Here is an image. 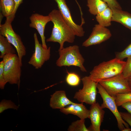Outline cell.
Masks as SVG:
<instances>
[{"label":"cell","instance_id":"d6986e66","mask_svg":"<svg viewBox=\"0 0 131 131\" xmlns=\"http://www.w3.org/2000/svg\"><path fill=\"white\" fill-rule=\"evenodd\" d=\"M5 37L0 34V58H3L7 54H15V49Z\"/></svg>","mask_w":131,"mask_h":131},{"label":"cell","instance_id":"3957f363","mask_svg":"<svg viewBox=\"0 0 131 131\" xmlns=\"http://www.w3.org/2000/svg\"><path fill=\"white\" fill-rule=\"evenodd\" d=\"M58 51L59 57L56 62L57 66H75L79 67L82 72H87L83 65L85 60L80 52L78 46H70Z\"/></svg>","mask_w":131,"mask_h":131},{"label":"cell","instance_id":"e0dca14e","mask_svg":"<svg viewBox=\"0 0 131 131\" xmlns=\"http://www.w3.org/2000/svg\"><path fill=\"white\" fill-rule=\"evenodd\" d=\"M87 6L90 13L96 16L108 7L107 4L102 0H87Z\"/></svg>","mask_w":131,"mask_h":131},{"label":"cell","instance_id":"d6a6232c","mask_svg":"<svg viewBox=\"0 0 131 131\" xmlns=\"http://www.w3.org/2000/svg\"><path fill=\"white\" fill-rule=\"evenodd\" d=\"M122 131H131V129L129 127L125 128Z\"/></svg>","mask_w":131,"mask_h":131},{"label":"cell","instance_id":"f546056e","mask_svg":"<svg viewBox=\"0 0 131 131\" xmlns=\"http://www.w3.org/2000/svg\"><path fill=\"white\" fill-rule=\"evenodd\" d=\"M122 107L125 109L131 115V101L124 103L121 106Z\"/></svg>","mask_w":131,"mask_h":131},{"label":"cell","instance_id":"d4e9b609","mask_svg":"<svg viewBox=\"0 0 131 131\" xmlns=\"http://www.w3.org/2000/svg\"><path fill=\"white\" fill-rule=\"evenodd\" d=\"M131 56V43L123 50L115 53V58L121 60Z\"/></svg>","mask_w":131,"mask_h":131},{"label":"cell","instance_id":"6da1fadb","mask_svg":"<svg viewBox=\"0 0 131 131\" xmlns=\"http://www.w3.org/2000/svg\"><path fill=\"white\" fill-rule=\"evenodd\" d=\"M48 15L53 23V27L50 36L46 40V41L58 43L60 45L58 50L64 48L65 42L73 43L76 35L59 10L53 9L49 13Z\"/></svg>","mask_w":131,"mask_h":131},{"label":"cell","instance_id":"484cf974","mask_svg":"<svg viewBox=\"0 0 131 131\" xmlns=\"http://www.w3.org/2000/svg\"><path fill=\"white\" fill-rule=\"evenodd\" d=\"M124 76L127 78L131 75V56L127 58V61L122 73Z\"/></svg>","mask_w":131,"mask_h":131},{"label":"cell","instance_id":"4dcf8cb0","mask_svg":"<svg viewBox=\"0 0 131 131\" xmlns=\"http://www.w3.org/2000/svg\"><path fill=\"white\" fill-rule=\"evenodd\" d=\"M23 0H13L15 3V8L13 15H15L16 12L20 5L22 3Z\"/></svg>","mask_w":131,"mask_h":131},{"label":"cell","instance_id":"5bb4252c","mask_svg":"<svg viewBox=\"0 0 131 131\" xmlns=\"http://www.w3.org/2000/svg\"><path fill=\"white\" fill-rule=\"evenodd\" d=\"M60 111L66 115L71 114L76 115L81 119L89 118V110L87 109L83 103L80 104L74 103L67 107L60 109Z\"/></svg>","mask_w":131,"mask_h":131},{"label":"cell","instance_id":"2e32d148","mask_svg":"<svg viewBox=\"0 0 131 131\" xmlns=\"http://www.w3.org/2000/svg\"><path fill=\"white\" fill-rule=\"evenodd\" d=\"M112 11V21L119 23L131 30V14L122 9Z\"/></svg>","mask_w":131,"mask_h":131},{"label":"cell","instance_id":"5b68a950","mask_svg":"<svg viewBox=\"0 0 131 131\" xmlns=\"http://www.w3.org/2000/svg\"><path fill=\"white\" fill-rule=\"evenodd\" d=\"M15 16L12 14L6 17L4 24L0 25V34L6 37L15 48L20 63L22 66V59L26 54L25 48L20 36L14 31L11 25Z\"/></svg>","mask_w":131,"mask_h":131},{"label":"cell","instance_id":"ac0fdd59","mask_svg":"<svg viewBox=\"0 0 131 131\" xmlns=\"http://www.w3.org/2000/svg\"><path fill=\"white\" fill-rule=\"evenodd\" d=\"M113 15L112 10L108 7L97 14L96 19L99 25L104 27H107L111 25Z\"/></svg>","mask_w":131,"mask_h":131},{"label":"cell","instance_id":"30bf717a","mask_svg":"<svg viewBox=\"0 0 131 131\" xmlns=\"http://www.w3.org/2000/svg\"><path fill=\"white\" fill-rule=\"evenodd\" d=\"M111 36L109 29L99 24H96L89 37L83 43L82 46L87 47L99 44L109 39Z\"/></svg>","mask_w":131,"mask_h":131},{"label":"cell","instance_id":"cb8c5ba5","mask_svg":"<svg viewBox=\"0 0 131 131\" xmlns=\"http://www.w3.org/2000/svg\"><path fill=\"white\" fill-rule=\"evenodd\" d=\"M18 108V106L11 100L3 99L0 103V113H1L5 110L9 108L17 110Z\"/></svg>","mask_w":131,"mask_h":131},{"label":"cell","instance_id":"4316f807","mask_svg":"<svg viewBox=\"0 0 131 131\" xmlns=\"http://www.w3.org/2000/svg\"><path fill=\"white\" fill-rule=\"evenodd\" d=\"M107 4L112 10H122L120 5L116 0H102Z\"/></svg>","mask_w":131,"mask_h":131},{"label":"cell","instance_id":"ba28073f","mask_svg":"<svg viewBox=\"0 0 131 131\" xmlns=\"http://www.w3.org/2000/svg\"><path fill=\"white\" fill-rule=\"evenodd\" d=\"M98 92L100 95L103 102L101 106L103 109H108L113 113L116 119L118 127L119 129L122 131L125 128L129 127V125L121 117L118 111L115 102V98L110 96L104 88L98 82L97 86Z\"/></svg>","mask_w":131,"mask_h":131},{"label":"cell","instance_id":"603a6c76","mask_svg":"<svg viewBox=\"0 0 131 131\" xmlns=\"http://www.w3.org/2000/svg\"><path fill=\"white\" fill-rule=\"evenodd\" d=\"M129 101H131V93H119L116 95L115 102L117 107L121 106L123 103Z\"/></svg>","mask_w":131,"mask_h":131},{"label":"cell","instance_id":"7a4b0ae2","mask_svg":"<svg viewBox=\"0 0 131 131\" xmlns=\"http://www.w3.org/2000/svg\"><path fill=\"white\" fill-rule=\"evenodd\" d=\"M126 62L116 58L104 61L95 66L90 73L89 75L94 81H100L109 78L122 73Z\"/></svg>","mask_w":131,"mask_h":131},{"label":"cell","instance_id":"f1b7e54d","mask_svg":"<svg viewBox=\"0 0 131 131\" xmlns=\"http://www.w3.org/2000/svg\"><path fill=\"white\" fill-rule=\"evenodd\" d=\"M120 113L123 119L131 127V115L129 113L120 112Z\"/></svg>","mask_w":131,"mask_h":131},{"label":"cell","instance_id":"9c48e42d","mask_svg":"<svg viewBox=\"0 0 131 131\" xmlns=\"http://www.w3.org/2000/svg\"><path fill=\"white\" fill-rule=\"evenodd\" d=\"M33 37L35 43V51L28 63L36 69L41 68L45 62L49 59L50 56V47L44 48L40 43L37 34L35 33Z\"/></svg>","mask_w":131,"mask_h":131},{"label":"cell","instance_id":"8fae6325","mask_svg":"<svg viewBox=\"0 0 131 131\" xmlns=\"http://www.w3.org/2000/svg\"><path fill=\"white\" fill-rule=\"evenodd\" d=\"M57 3L58 10L67 24L74 33L76 36H83L85 32L81 25L76 24L73 20L66 0H54Z\"/></svg>","mask_w":131,"mask_h":131},{"label":"cell","instance_id":"277c9868","mask_svg":"<svg viewBox=\"0 0 131 131\" xmlns=\"http://www.w3.org/2000/svg\"><path fill=\"white\" fill-rule=\"evenodd\" d=\"M2 58L4 62L3 74L5 81L11 84H17L19 88L22 66L18 56L15 54H7Z\"/></svg>","mask_w":131,"mask_h":131},{"label":"cell","instance_id":"9a60e30c","mask_svg":"<svg viewBox=\"0 0 131 131\" xmlns=\"http://www.w3.org/2000/svg\"><path fill=\"white\" fill-rule=\"evenodd\" d=\"M74 103L67 98L65 91L58 90L51 95L50 106L53 109H60L67 105Z\"/></svg>","mask_w":131,"mask_h":131},{"label":"cell","instance_id":"8992f818","mask_svg":"<svg viewBox=\"0 0 131 131\" xmlns=\"http://www.w3.org/2000/svg\"><path fill=\"white\" fill-rule=\"evenodd\" d=\"M111 96L116 97L117 94L131 93L127 78L122 73L98 82Z\"/></svg>","mask_w":131,"mask_h":131},{"label":"cell","instance_id":"44dd1931","mask_svg":"<svg viewBox=\"0 0 131 131\" xmlns=\"http://www.w3.org/2000/svg\"><path fill=\"white\" fill-rule=\"evenodd\" d=\"M85 119L77 120L73 122L68 129L69 131H90L85 124Z\"/></svg>","mask_w":131,"mask_h":131},{"label":"cell","instance_id":"83f0119b","mask_svg":"<svg viewBox=\"0 0 131 131\" xmlns=\"http://www.w3.org/2000/svg\"><path fill=\"white\" fill-rule=\"evenodd\" d=\"M4 62L2 60L0 63V88L3 89L6 84L3 74Z\"/></svg>","mask_w":131,"mask_h":131},{"label":"cell","instance_id":"7c38bea8","mask_svg":"<svg viewBox=\"0 0 131 131\" xmlns=\"http://www.w3.org/2000/svg\"><path fill=\"white\" fill-rule=\"evenodd\" d=\"M30 27L36 29L40 34L41 38L42 45L44 48L47 49L44 35L45 27L47 24L51 21L49 15L44 16L38 13L33 14L30 17Z\"/></svg>","mask_w":131,"mask_h":131},{"label":"cell","instance_id":"4fadbf2b","mask_svg":"<svg viewBox=\"0 0 131 131\" xmlns=\"http://www.w3.org/2000/svg\"><path fill=\"white\" fill-rule=\"evenodd\" d=\"M89 110V118L91 124L88 129L90 131H100L101 124L104 119L105 111L98 102L91 105Z\"/></svg>","mask_w":131,"mask_h":131},{"label":"cell","instance_id":"836d02e7","mask_svg":"<svg viewBox=\"0 0 131 131\" xmlns=\"http://www.w3.org/2000/svg\"><path fill=\"white\" fill-rule=\"evenodd\" d=\"M75 0V1H76V2L77 3V4H78V2L77 1V0Z\"/></svg>","mask_w":131,"mask_h":131},{"label":"cell","instance_id":"7402d4cb","mask_svg":"<svg viewBox=\"0 0 131 131\" xmlns=\"http://www.w3.org/2000/svg\"><path fill=\"white\" fill-rule=\"evenodd\" d=\"M67 84L69 85L73 86L78 85L80 82V78L77 74L71 72L68 73L66 79Z\"/></svg>","mask_w":131,"mask_h":131},{"label":"cell","instance_id":"ffe728a7","mask_svg":"<svg viewBox=\"0 0 131 131\" xmlns=\"http://www.w3.org/2000/svg\"><path fill=\"white\" fill-rule=\"evenodd\" d=\"M15 6L13 0H0V8L2 15L7 17L12 14Z\"/></svg>","mask_w":131,"mask_h":131},{"label":"cell","instance_id":"1f68e13d","mask_svg":"<svg viewBox=\"0 0 131 131\" xmlns=\"http://www.w3.org/2000/svg\"><path fill=\"white\" fill-rule=\"evenodd\" d=\"M127 78L129 85L131 89V75Z\"/></svg>","mask_w":131,"mask_h":131},{"label":"cell","instance_id":"52a82bcc","mask_svg":"<svg viewBox=\"0 0 131 131\" xmlns=\"http://www.w3.org/2000/svg\"><path fill=\"white\" fill-rule=\"evenodd\" d=\"M81 80L83 88L75 93L74 98L80 102L91 105L96 102L98 82L93 81L89 76L83 77Z\"/></svg>","mask_w":131,"mask_h":131}]
</instances>
